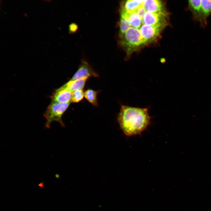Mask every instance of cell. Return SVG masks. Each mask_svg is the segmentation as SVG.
Returning <instances> with one entry per match:
<instances>
[{
    "mask_svg": "<svg viewBox=\"0 0 211 211\" xmlns=\"http://www.w3.org/2000/svg\"><path fill=\"white\" fill-rule=\"evenodd\" d=\"M148 108L121 105L117 121L124 134L128 136L141 134L150 124L151 117Z\"/></svg>",
    "mask_w": 211,
    "mask_h": 211,
    "instance_id": "obj_1",
    "label": "cell"
},
{
    "mask_svg": "<svg viewBox=\"0 0 211 211\" xmlns=\"http://www.w3.org/2000/svg\"><path fill=\"white\" fill-rule=\"evenodd\" d=\"M120 44L129 53L144 44L139 30L131 27L120 38Z\"/></svg>",
    "mask_w": 211,
    "mask_h": 211,
    "instance_id": "obj_2",
    "label": "cell"
},
{
    "mask_svg": "<svg viewBox=\"0 0 211 211\" xmlns=\"http://www.w3.org/2000/svg\"><path fill=\"white\" fill-rule=\"evenodd\" d=\"M70 103V102L60 103L52 101L44 115L46 120L45 127L49 128L51 123L54 121L59 122L62 127H64L62 120V117Z\"/></svg>",
    "mask_w": 211,
    "mask_h": 211,
    "instance_id": "obj_3",
    "label": "cell"
},
{
    "mask_svg": "<svg viewBox=\"0 0 211 211\" xmlns=\"http://www.w3.org/2000/svg\"><path fill=\"white\" fill-rule=\"evenodd\" d=\"M167 24L155 25H143L139 29V31L144 44L154 40L159 35L162 30Z\"/></svg>",
    "mask_w": 211,
    "mask_h": 211,
    "instance_id": "obj_4",
    "label": "cell"
},
{
    "mask_svg": "<svg viewBox=\"0 0 211 211\" xmlns=\"http://www.w3.org/2000/svg\"><path fill=\"white\" fill-rule=\"evenodd\" d=\"M166 12L152 13L146 12L142 19V23L147 25L167 24Z\"/></svg>",
    "mask_w": 211,
    "mask_h": 211,
    "instance_id": "obj_5",
    "label": "cell"
},
{
    "mask_svg": "<svg viewBox=\"0 0 211 211\" xmlns=\"http://www.w3.org/2000/svg\"><path fill=\"white\" fill-rule=\"evenodd\" d=\"M93 76L98 77V75L94 72L91 67L86 61H83L77 70L70 80H73Z\"/></svg>",
    "mask_w": 211,
    "mask_h": 211,
    "instance_id": "obj_6",
    "label": "cell"
},
{
    "mask_svg": "<svg viewBox=\"0 0 211 211\" xmlns=\"http://www.w3.org/2000/svg\"><path fill=\"white\" fill-rule=\"evenodd\" d=\"M72 92L63 86L57 89L51 96L52 101L60 103L71 102Z\"/></svg>",
    "mask_w": 211,
    "mask_h": 211,
    "instance_id": "obj_7",
    "label": "cell"
},
{
    "mask_svg": "<svg viewBox=\"0 0 211 211\" xmlns=\"http://www.w3.org/2000/svg\"><path fill=\"white\" fill-rule=\"evenodd\" d=\"M201 0H189L188 7L191 12L194 18L202 25L205 24L203 21L201 12Z\"/></svg>",
    "mask_w": 211,
    "mask_h": 211,
    "instance_id": "obj_8",
    "label": "cell"
},
{
    "mask_svg": "<svg viewBox=\"0 0 211 211\" xmlns=\"http://www.w3.org/2000/svg\"><path fill=\"white\" fill-rule=\"evenodd\" d=\"M143 6L147 12L152 13L165 12L164 5L160 0H145Z\"/></svg>",
    "mask_w": 211,
    "mask_h": 211,
    "instance_id": "obj_9",
    "label": "cell"
},
{
    "mask_svg": "<svg viewBox=\"0 0 211 211\" xmlns=\"http://www.w3.org/2000/svg\"><path fill=\"white\" fill-rule=\"evenodd\" d=\"M145 0H130L126 1L122 5L121 10L128 13L136 12L142 6Z\"/></svg>",
    "mask_w": 211,
    "mask_h": 211,
    "instance_id": "obj_10",
    "label": "cell"
},
{
    "mask_svg": "<svg viewBox=\"0 0 211 211\" xmlns=\"http://www.w3.org/2000/svg\"><path fill=\"white\" fill-rule=\"evenodd\" d=\"M88 79L84 78L73 80H70L63 86L72 92L76 90L82 89Z\"/></svg>",
    "mask_w": 211,
    "mask_h": 211,
    "instance_id": "obj_11",
    "label": "cell"
},
{
    "mask_svg": "<svg viewBox=\"0 0 211 211\" xmlns=\"http://www.w3.org/2000/svg\"><path fill=\"white\" fill-rule=\"evenodd\" d=\"M121 10L124 13L131 26L138 29L140 28L142 23V19L136 11L128 13L122 10Z\"/></svg>",
    "mask_w": 211,
    "mask_h": 211,
    "instance_id": "obj_12",
    "label": "cell"
},
{
    "mask_svg": "<svg viewBox=\"0 0 211 211\" xmlns=\"http://www.w3.org/2000/svg\"><path fill=\"white\" fill-rule=\"evenodd\" d=\"M119 36L121 37L126 31L130 27V25L125 14L120 11V17L119 21Z\"/></svg>",
    "mask_w": 211,
    "mask_h": 211,
    "instance_id": "obj_13",
    "label": "cell"
},
{
    "mask_svg": "<svg viewBox=\"0 0 211 211\" xmlns=\"http://www.w3.org/2000/svg\"><path fill=\"white\" fill-rule=\"evenodd\" d=\"M202 14L205 24L207 18L211 14V0H201Z\"/></svg>",
    "mask_w": 211,
    "mask_h": 211,
    "instance_id": "obj_14",
    "label": "cell"
},
{
    "mask_svg": "<svg viewBox=\"0 0 211 211\" xmlns=\"http://www.w3.org/2000/svg\"><path fill=\"white\" fill-rule=\"evenodd\" d=\"M98 91L89 89L84 92V96L87 101L93 106H98L97 94Z\"/></svg>",
    "mask_w": 211,
    "mask_h": 211,
    "instance_id": "obj_15",
    "label": "cell"
},
{
    "mask_svg": "<svg viewBox=\"0 0 211 211\" xmlns=\"http://www.w3.org/2000/svg\"><path fill=\"white\" fill-rule=\"evenodd\" d=\"M84 96V92L82 89L78 90L72 92L71 102L76 103L81 101Z\"/></svg>",
    "mask_w": 211,
    "mask_h": 211,
    "instance_id": "obj_16",
    "label": "cell"
},
{
    "mask_svg": "<svg viewBox=\"0 0 211 211\" xmlns=\"http://www.w3.org/2000/svg\"><path fill=\"white\" fill-rule=\"evenodd\" d=\"M78 26L75 23H72L69 25V30L71 33H76L78 30Z\"/></svg>",
    "mask_w": 211,
    "mask_h": 211,
    "instance_id": "obj_17",
    "label": "cell"
},
{
    "mask_svg": "<svg viewBox=\"0 0 211 211\" xmlns=\"http://www.w3.org/2000/svg\"><path fill=\"white\" fill-rule=\"evenodd\" d=\"M146 12L143 5L139 7L136 11L137 13L142 19Z\"/></svg>",
    "mask_w": 211,
    "mask_h": 211,
    "instance_id": "obj_18",
    "label": "cell"
},
{
    "mask_svg": "<svg viewBox=\"0 0 211 211\" xmlns=\"http://www.w3.org/2000/svg\"><path fill=\"white\" fill-rule=\"evenodd\" d=\"M38 186L41 187H44V183H43L42 182L39 183L38 184Z\"/></svg>",
    "mask_w": 211,
    "mask_h": 211,
    "instance_id": "obj_19",
    "label": "cell"
}]
</instances>
